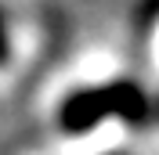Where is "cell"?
I'll use <instances>...</instances> for the list:
<instances>
[{
  "label": "cell",
  "mask_w": 159,
  "mask_h": 155,
  "mask_svg": "<svg viewBox=\"0 0 159 155\" xmlns=\"http://www.w3.org/2000/svg\"><path fill=\"white\" fill-rule=\"evenodd\" d=\"M0 43H4V36H0ZM0 58H4V47H0Z\"/></svg>",
  "instance_id": "obj_1"
}]
</instances>
